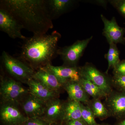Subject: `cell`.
I'll list each match as a JSON object with an SVG mask.
<instances>
[{"label":"cell","instance_id":"cell-29","mask_svg":"<svg viewBox=\"0 0 125 125\" xmlns=\"http://www.w3.org/2000/svg\"><path fill=\"white\" fill-rule=\"evenodd\" d=\"M107 125V124H102V125Z\"/></svg>","mask_w":125,"mask_h":125},{"label":"cell","instance_id":"cell-14","mask_svg":"<svg viewBox=\"0 0 125 125\" xmlns=\"http://www.w3.org/2000/svg\"><path fill=\"white\" fill-rule=\"evenodd\" d=\"M30 94L40 99L48 102L58 98L60 93L49 88L39 81L33 78L26 83Z\"/></svg>","mask_w":125,"mask_h":125},{"label":"cell","instance_id":"cell-12","mask_svg":"<svg viewBox=\"0 0 125 125\" xmlns=\"http://www.w3.org/2000/svg\"><path fill=\"white\" fill-rule=\"evenodd\" d=\"M46 67L52 72L58 78V80L63 85L70 81L79 82L82 78L79 66H55L49 64Z\"/></svg>","mask_w":125,"mask_h":125},{"label":"cell","instance_id":"cell-3","mask_svg":"<svg viewBox=\"0 0 125 125\" xmlns=\"http://www.w3.org/2000/svg\"><path fill=\"white\" fill-rule=\"evenodd\" d=\"M0 94L1 103H10L20 104L30 94L28 88L21 82L11 77L0 76Z\"/></svg>","mask_w":125,"mask_h":125},{"label":"cell","instance_id":"cell-19","mask_svg":"<svg viewBox=\"0 0 125 125\" xmlns=\"http://www.w3.org/2000/svg\"><path fill=\"white\" fill-rule=\"evenodd\" d=\"M86 105L92 111L95 118L103 120L111 116L108 110L100 99H90Z\"/></svg>","mask_w":125,"mask_h":125},{"label":"cell","instance_id":"cell-10","mask_svg":"<svg viewBox=\"0 0 125 125\" xmlns=\"http://www.w3.org/2000/svg\"><path fill=\"white\" fill-rule=\"evenodd\" d=\"M101 17L104 25L103 34L109 44H125V29L118 25L115 18L114 17L110 20L106 19L103 15L101 14Z\"/></svg>","mask_w":125,"mask_h":125},{"label":"cell","instance_id":"cell-15","mask_svg":"<svg viewBox=\"0 0 125 125\" xmlns=\"http://www.w3.org/2000/svg\"><path fill=\"white\" fill-rule=\"evenodd\" d=\"M47 8L52 20L71 10L77 4L75 0H46Z\"/></svg>","mask_w":125,"mask_h":125},{"label":"cell","instance_id":"cell-1","mask_svg":"<svg viewBox=\"0 0 125 125\" xmlns=\"http://www.w3.org/2000/svg\"><path fill=\"white\" fill-rule=\"evenodd\" d=\"M0 7L10 12L33 35L46 34L54 27L46 0H1Z\"/></svg>","mask_w":125,"mask_h":125},{"label":"cell","instance_id":"cell-5","mask_svg":"<svg viewBox=\"0 0 125 125\" xmlns=\"http://www.w3.org/2000/svg\"><path fill=\"white\" fill-rule=\"evenodd\" d=\"M93 38L92 36L84 40H78L70 46L58 48L57 55L60 56L64 65L77 66L78 61Z\"/></svg>","mask_w":125,"mask_h":125},{"label":"cell","instance_id":"cell-24","mask_svg":"<svg viewBox=\"0 0 125 125\" xmlns=\"http://www.w3.org/2000/svg\"><path fill=\"white\" fill-rule=\"evenodd\" d=\"M108 1L119 13L125 17V0H111Z\"/></svg>","mask_w":125,"mask_h":125},{"label":"cell","instance_id":"cell-16","mask_svg":"<svg viewBox=\"0 0 125 125\" xmlns=\"http://www.w3.org/2000/svg\"><path fill=\"white\" fill-rule=\"evenodd\" d=\"M33 78L37 80L49 88L60 93L63 85L58 78L46 66L40 67L35 71Z\"/></svg>","mask_w":125,"mask_h":125},{"label":"cell","instance_id":"cell-20","mask_svg":"<svg viewBox=\"0 0 125 125\" xmlns=\"http://www.w3.org/2000/svg\"><path fill=\"white\" fill-rule=\"evenodd\" d=\"M79 83L86 93L93 98H106L107 94L89 80L82 78Z\"/></svg>","mask_w":125,"mask_h":125},{"label":"cell","instance_id":"cell-27","mask_svg":"<svg viewBox=\"0 0 125 125\" xmlns=\"http://www.w3.org/2000/svg\"><path fill=\"white\" fill-rule=\"evenodd\" d=\"M66 125H86L81 120H73L66 122Z\"/></svg>","mask_w":125,"mask_h":125},{"label":"cell","instance_id":"cell-25","mask_svg":"<svg viewBox=\"0 0 125 125\" xmlns=\"http://www.w3.org/2000/svg\"><path fill=\"white\" fill-rule=\"evenodd\" d=\"M113 75H125V60L120 61L114 67Z\"/></svg>","mask_w":125,"mask_h":125},{"label":"cell","instance_id":"cell-11","mask_svg":"<svg viewBox=\"0 0 125 125\" xmlns=\"http://www.w3.org/2000/svg\"><path fill=\"white\" fill-rule=\"evenodd\" d=\"M47 102L30 94L21 103L20 106L29 118H40L44 114Z\"/></svg>","mask_w":125,"mask_h":125},{"label":"cell","instance_id":"cell-21","mask_svg":"<svg viewBox=\"0 0 125 125\" xmlns=\"http://www.w3.org/2000/svg\"><path fill=\"white\" fill-rule=\"evenodd\" d=\"M109 45L108 52L105 55V57L106 58L108 62V67L106 72L107 74L110 69H113L121 61L120 59L119 52L117 47L116 44L111 43Z\"/></svg>","mask_w":125,"mask_h":125},{"label":"cell","instance_id":"cell-4","mask_svg":"<svg viewBox=\"0 0 125 125\" xmlns=\"http://www.w3.org/2000/svg\"><path fill=\"white\" fill-rule=\"evenodd\" d=\"M1 58L5 69L13 79L26 83L33 78L35 70L26 62L14 58L5 51L2 52Z\"/></svg>","mask_w":125,"mask_h":125},{"label":"cell","instance_id":"cell-6","mask_svg":"<svg viewBox=\"0 0 125 125\" xmlns=\"http://www.w3.org/2000/svg\"><path fill=\"white\" fill-rule=\"evenodd\" d=\"M82 78L87 79L100 88L107 95L113 90L111 83V77L98 70L91 63H87L79 67Z\"/></svg>","mask_w":125,"mask_h":125},{"label":"cell","instance_id":"cell-23","mask_svg":"<svg viewBox=\"0 0 125 125\" xmlns=\"http://www.w3.org/2000/svg\"><path fill=\"white\" fill-rule=\"evenodd\" d=\"M111 80L112 87L116 90L125 92V75H113Z\"/></svg>","mask_w":125,"mask_h":125},{"label":"cell","instance_id":"cell-13","mask_svg":"<svg viewBox=\"0 0 125 125\" xmlns=\"http://www.w3.org/2000/svg\"><path fill=\"white\" fill-rule=\"evenodd\" d=\"M65 103L58 98L48 101L44 114L40 118L51 125L58 121H63Z\"/></svg>","mask_w":125,"mask_h":125},{"label":"cell","instance_id":"cell-9","mask_svg":"<svg viewBox=\"0 0 125 125\" xmlns=\"http://www.w3.org/2000/svg\"><path fill=\"white\" fill-rule=\"evenodd\" d=\"M104 103L111 116L117 120L125 117V92L113 90Z\"/></svg>","mask_w":125,"mask_h":125},{"label":"cell","instance_id":"cell-2","mask_svg":"<svg viewBox=\"0 0 125 125\" xmlns=\"http://www.w3.org/2000/svg\"><path fill=\"white\" fill-rule=\"evenodd\" d=\"M61 37L60 33L54 31L50 34L33 35L26 38L21 47V59L34 70L51 64L57 55Z\"/></svg>","mask_w":125,"mask_h":125},{"label":"cell","instance_id":"cell-8","mask_svg":"<svg viewBox=\"0 0 125 125\" xmlns=\"http://www.w3.org/2000/svg\"><path fill=\"white\" fill-rule=\"evenodd\" d=\"M22 27L15 18L6 10L0 7V30L11 38L25 40L27 38L21 32Z\"/></svg>","mask_w":125,"mask_h":125},{"label":"cell","instance_id":"cell-7","mask_svg":"<svg viewBox=\"0 0 125 125\" xmlns=\"http://www.w3.org/2000/svg\"><path fill=\"white\" fill-rule=\"evenodd\" d=\"M0 117L3 125H22L29 118L25 114L20 104L1 103Z\"/></svg>","mask_w":125,"mask_h":125},{"label":"cell","instance_id":"cell-17","mask_svg":"<svg viewBox=\"0 0 125 125\" xmlns=\"http://www.w3.org/2000/svg\"><path fill=\"white\" fill-rule=\"evenodd\" d=\"M63 89L68 94L69 98L87 105L89 102L88 95L79 82L70 81L63 84Z\"/></svg>","mask_w":125,"mask_h":125},{"label":"cell","instance_id":"cell-18","mask_svg":"<svg viewBox=\"0 0 125 125\" xmlns=\"http://www.w3.org/2000/svg\"><path fill=\"white\" fill-rule=\"evenodd\" d=\"M81 103L69 98L65 102L63 121L66 122L73 120L83 121Z\"/></svg>","mask_w":125,"mask_h":125},{"label":"cell","instance_id":"cell-22","mask_svg":"<svg viewBox=\"0 0 125 125\" xmlns=\"http://www.w3.org/2000/svg\"><path fill=\"white\" fill-rule=\"evenodd\" d=\"M82 118L86 125H100L97 123L95 117L89 107L81 103Z\"/></svg>","mask_w":125,"mask_h":125},{"label":"cell","instance_id":"cell-28","mask_svg":"<svg viewBox=\"0 0 125 125\" xmlns=\"http://www.w3.org/2000/svg\"><path fill=\"white\" fill-rule=\"evenodd\" d=\"M118 120V122L115 125H125V117Z\"/></svg>","mask_w":125,"mask_h":125},{"label":"cell","instance_id":"cell-26","mask_svg":"<svg viewBox=\"0 0 125 125\" xmlns=\"http://www.w3.org/2000/svg\"><path fill=\"white\" fill-rule=\"evenodd\" d=\"M41 118H29L22 125H51Z\"/></svg>","mask_w":125,"mask_h":125}]
</instances>
